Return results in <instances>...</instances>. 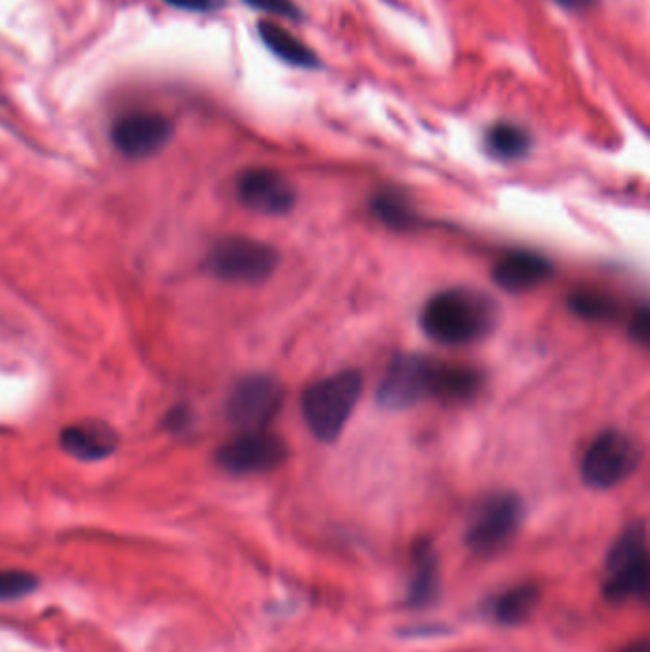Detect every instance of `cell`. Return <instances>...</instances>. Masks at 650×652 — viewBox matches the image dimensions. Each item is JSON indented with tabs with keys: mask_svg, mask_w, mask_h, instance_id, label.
I'll use <instances>...</instances> for the list:
<instances>
[{
	"mask_svg": "<svg viewBox=\"0 0 650 652\" xmlns=\"http://www.w3.org/2000/svg\"><path fill=\"white\" fill-rule=\"evenodd\" d=\"M39 588L37 574L27 571L6 569L0 571V601H16L31 595Z\"/></svg>",
	"mask_w": 650,
	"mask_h": 652,
	"instance_id": "obj_20",
	"label": "cell"
},
{
	"mask_svg": "<svg viewBox=\"0 0 650 652\" xmlns=\"http://www.w3.org/2000/svg\"><path fill=\"white\" fill-rule=\"evenodd\" d=\"M243 2L267 14L285 16L288 20H300L302 16L300 8L292 0H243Z\"/></svg>",
	"mask_w": 650,
	"mask_h": 652,
	"instance_id": "obj_21",
	"label": "cell"
},
{
	"mask_svg": "<svg viewBox=\"0 0 650 652\" xmlns=\"http://www.w3.org/2000/svg\"><path fill=\"white\" fill-rule=\"evenodd\" d=\"M61 449L77 460H103L117 447V437L103 424H77L61 431Z\"/></svg>",
	"mask_w": 650,
	"mask_h": 652,
	"instance_id": "obj_14",
	"label": "cell"
},
{
	"mask_svg": "<svg viewBox=\"0 0 650 652\" xmlns=\"http://www.w3.org/2000/svg\"><path fill=\"white\" fill-rule=\"evenodd\" d=\"M288 456L285 441L265 429L241 431L218 450V466L233 475H256L279 468Z\"/></svg>",
	"mask_w": 650,
	"mask_h": 652,
	"instance_id": "obj_9",
	"label": "cell"
},
{
	"mask_svg": "<svg viewBox=\"0 0 650 652\" xmlns=\"http://www.w3.org/2000/svg\"><path fill=\"white\" fill-rule=\"evenodd\" d=\"M641 449L624 431L609 429L593 439L582 458V479L595 490H609L624 483L639 468Z\"/></svg>",
	"mask_w": 650,
	"mask_h": 652,
	"instance_id": "obj_6",
	"label": "cell"
},
{
	"mask_svg": "<svg viewBox=\"0 0 650 652\" xmlns=\"http://www.w3.org/2000/svg\"><path fill=\"white\" fill-rule=\"evenodd\" d=\"M650 559L645 523H633L612 544L605 571L603 597L610 603L645 599L649 593Z\"/></svg>",
	"mask_w": 650,
	"mask_h": 652,
	"instance_id": "obj_3",
	"label": "cell"
},
{
	"mask_svg": "<svg viewBox=\"0 0 650 652\" xmlns=\"http://www.w3.org/2000/svg\"><path fill=\"white\" fill-rule=\"evenodd\" d=\"M631 338L637 342V344H643L647 346L649 344L650 338V313L647 307H643L641 311L635 313V319L630 326Z\"/></svg>",
	"mask_w": 650,
	"mask_h": 652,
	"instance_id": "obj_22",
	"label": "cell"
},
{
	"mask_svg": "<svg viewBox=\"0 0 650 652\" xmlns=\"http://www.w3.org/2000/svg\"><path fill=\"white\" fill-rule=\"evenodd\" d=\"M570 311L586 321H599L609 323L614 321L620 313V307L612 296L599 290H578L570 296Z\"/></svg>",
	"mask_w": 650,
	"mask_h": 652,
	"instance_id": "obj_18",
	"label": "cell"
},
{
	"mask_svg": "<svg viewBox=\"0 0 650 652\" xmlns=\"http://www.w3.org/2000/svg\"><path fill=\"white\" fill-rule=\"evenodd\" d=\"M241 203L264 216H285L296 206V191L285 176L271 168H250L237 182Z\"/></svg>",
	"mask_w": 650,
	"mask_h": 652,
	"instance_id": "obj_11",
	"label": "cell"
},
{
	"mask_svg": "<svg viewBox=\"0 0 650 652\" xmlns=\"http://www.w3.org/2000/svg\"><path fill=\"white\" fill-rule=\"evenodd\" d=\"M485 142L492 157L502 161H515L529 153L530 134L517 124L498 123L488 130Z\"/></svg>",
	"mask_w": 650,
	"mask_h": 652,
	"instance_id": "obj_17",
	"label": "cell"
},
{
	"mask_svg": "<svg viewBox=\"0 0 650 652\" xmlns=\"http://www.w3.org/2000/svg\"><path fill=\"white\" fill-rule=\"evenodd\" d=\"M498 325L496 302L475 288H448L427 302L420 326L443 346H468L487 338Z\"/></svg>",
	"mask_w": 650,
	"mask_h": 652,
	"instance_id": "obj_1",
	"label": "cell"
},
{
	"mask_svg": "<svg viewBox=\"0 0 650 652\" xmlns=\"http://www.w3.org/2000/svg\"><path fill=\"white\" fill-rule=\"evenodd\" d=\"M555 2L569 8V10H586V8H590L591 4H595L597 0H555Z\"/></svg>",
	"mask_w": 650,
	"mask_h": 652,
	"instance_id": "obj_24",
	"label": "cell"
},
{
	"mask_svg": "<svg viewBox=\"0 0 650 652\" xmlns=\"http://www.w3.org/2000/svg\"><path fill=\"white\" fill-rule=\"evenodd\" d=\"M166 4L187 12H216L224 6V0H164Z\"/></svg>",
	"mask_w": 650,
	"mask_h": 652,
	"instance_id": "obj_23",
	"label": "cell"
},
{
	"mask_svg": "<svg viewBox=\"0 0 650 652\" xmlns=\"http://www.w3.org/2000/svg\"><path fill=\"white\" fill-rule=\"evenodd\" d=\"M372 210L380 218V222H384L387 227L397 229V231L410 229L412 225L418 222L416 216H414L412 206L407 201V197L397 193V191L378 193L372 199Z\"/></svg>",
	"mask_w": 650,
	"mask_h": 652,
	"instance_id": "obj_19",
	"label": "cell"
},
{
	"mask_svg": "<svg viewBox=\"0 0 650 652\" xmlns=\"http://www.w3.org/2000/svg\"><path fill=\"white\" fill-rule=\"evenodd\" d=\"M525 506L511 492H496L485 498L469 517L466 546L481 557L504 550L523 523Z\"/></svg>",
	"mask_w": 650,
	"mask_h": 652,
	"instance_id": "obj_5",
	"label": "cell"
},
{
	"mask_svg": "<svg viewBox=\"0 0 650 652\" xmlns=\"http://www.w3.org/2000/svg\"><path fill=\"white\" fill-rule=\"evenodd\" d=\"M540 603V588L536 584H519L500 591L488 601L487 611L502 626H517L529 620Z\"/></svg>",
	"mask_w": 650,
	"mask_h": 652,
	"instance_id": "obj_15",
	"label": "cell"
},
{
	"mask_svg": "<svg viewBox=\"0 0 650 652\" xmlns=\"http://www.w3.org/2000/svg\"><path fill=\"white\" fill-rule=\"evenodd\" d=\"M620 652H649V643L647 641L631 643L630 647H626V649H622Z\"/></svg>",
	"mask_w": 650,
	"mask_h": 652,
	"instance_id": "obj_25",
	"label": "cell"
},
{
	"mask_svg": "<svg viewBox=\"0 0 650 652\" xmlns=\"http://www.w3.org/2000/svg\"><path fill=\"white\" fill-rule=\"evenodd\" d=\"M443 363L424 355H397L391 359L378 388V403L387 410H407L443 393Z\"/></svg>",
	"mask_w": 650,
	"mask_h": 652,
	"instance_id": "obj_4",
	"label": "cell"
},
{
	"mask_svg": "<svg viewBox=\"0 0 650 652\" xmlns=\"http://www.w3.org/2000/svg\"><path fill=\"white\" fill-rule=\"evenodd\" d=\"M551 273L553 267L544 256L529 250H517L496 264L494 281L506 292L523 294L546 283Z\"/></svg>",
	"mask_w": 650,
	"mask_h": 652,
	"instance_id": "obj_12",
	"label": "cell"
},
{
	"mask_svg": "<svg viewBox=\"0 0 650 652\" xmlns=\"http://www.w3.org/2000/svg\"><path fill=\"white\" fill-rule=\"evenodd\" d=\"M439 591V557L429 540H420L412 550V569L408 580V605L427 607Z\"/></svg>",
	"mask_w": 650,
	"mask_h": 652,
	"instance_id": "obj_13",
	"label": "cell"
},
{
	"mask_svg": "<svg viewBox=\"0 0 650 652\" xmlns=\"http://www.w3.org/2000/svg\"><path fill=\"white\" fill-rule=\"evenodd\" d=\"M258 33L267 50H271L279 60L304 69H313L319 65L317 54L281 25L273 21H260Z\"/></svg>",
	"mask_w": 650,
	"mask_h": 652,
	"instance_id": "obj_16",
	"label": "cell"
},
{
	"mask_svg": "<svg viewBox=\"0 0 650 652\" xmlns=\"http://www.w3.org/2000/svg\"><path fill=\"white\" fill-rule=\"evenodd\" d=\"M174 126L170 119L153 111H136L113 124L111 140L122 155L130 159H145L161 151L170 142Z\"/></svg>",
	"mask_w": 650,
	"mask_h": 652,
	"instance_id": "obj_10",
	"label": "cell"
},
{
	"mask_svg": "<svg viewBox=\"0 0 650 652\" xmlns=\"http://www.w3.org/2000/svg\"><path fill=\"white\" fill-rule=\"evenodd\" d=\"M363 393V378L355 370H342L305 389L302 416L309 431L323 443L336 441Z\"/></svg>",
	"mask_w": 650,
	"mask_h": 652,
	"instance_id": "obj_2",
	"label": "cell"
},
{
	"mask_svg": "<svg viewBox=\"0 0 650 652\" xmlns=\"http://www.w3.org/2000/svg\"><path fill=\"white\" fill-rule=\"evenodd\" d=\"M285 403V388L271 376H248L227 399V420L239 431L265 429Z\"/></svg>",
	"mask_w": 650,
	"mask_h": 652,
	"instance_id": "obj_8",
	"label": "cell"
},
{
	"mask_svg": "<svg viewBox=\"0 0 650 652\" xmlns=\"http://www.w3.org/2000/svg\"><path fill=\"white\" fill-rule=\"evenodd\" d=\"M279 265L273 246L248 237H227L212 248L208 269L222 281L256 285L269 279Z\"/></svg>",
	"mask_w": 650,
	"mask_h": 652,
	"instance_id": "obj_7",
	"label": "cell"
}]
</instances>
